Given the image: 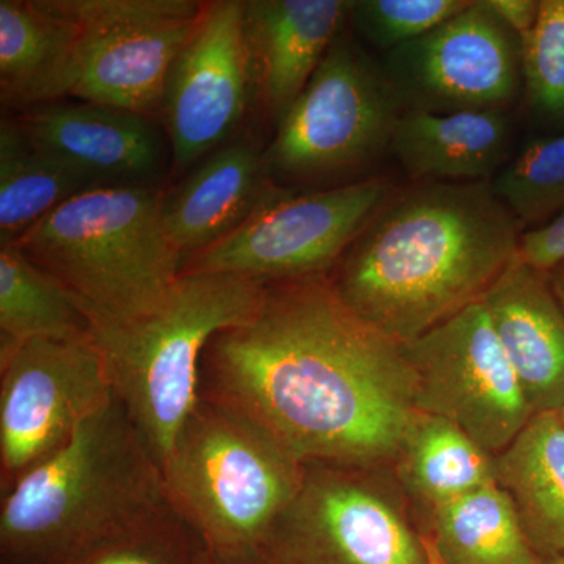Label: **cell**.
Masks as SVG:
<instances>
[{
  "mask_svg": "<svg viewBox=\"0 0 564 564\" xmlns=\"http://www.w3.org/2000/svg\"><path fill=\"white\" fill-rule=\"evenodd\" d=\"M269 282L229 273H182L151 313L93 328L115 395L162 473L198 403L199 366L215 334L258 313Z\"/></svg>",
  "mask_w": 564,
  "mask_h": 564,
  "instance_id": "obj_6",
  "label": "cell"
},
{
  "mask_svg": "<svg viewBox=\"0 0 564 564\" xmlns=\"http://www.w3.org/2000/svg\"><path fill=\"white\" fill-rule=\"evenodd\" d=\"M511 139L513 122L505 110L408 109L389 148L414 181L491 182L508 163Z\"/></svg>",
  "mask_w": 564,
  "mask_h": 564,
  "instance_id": "obj_20",
  "label": "cell"
},
{
  "mask_svg": "<svg viewBox=\"0 0 564 564\" xmlns=\"http://www.w3.org/2000/svg\"><path fill=\"white\" fill-rule=\"evenodd\" d=\"M267 170L269 162L254 143L232 141L162 198L163 228L184 262L236 231L261 206L273 188Z\"/></svg>",
  "mask_w": 564,
  "mask_h": 564,
  "instance_id": "obj_18",
  "label": "cell"
},
{
  "mask_svg": "<svg viewBox=\"0 0 564 564\" xmlns=\"http://www.w3.org/2000/svg\"><path fill=\"white\" fill-rule=\"evenodd\" d=\"M90 318L61 282L17 247H0V344L31 339L79 340Z\"/></svg>",
  "mask_w": 564,
  "mask_h": 564,
  "instance_id": "obj_25",
  "label": "cell"
},
{
  "mask_svg": "<svg viewBox=\"0 0 564 564\" xmlns=\"http://www.w3.org/2000/svg\"><path fill=\"white\" fill-rule=\"evenodd\" d=\"M306 464L247 415L202 399L182 426L163 477L170 503L221 564H267L302 488Z\"/></svg>",
  "mask_w": 564,
  "mask_h": 564,
  "instance_id": "obj_5",
  "label": "cell"
},
{
  "mask_svg": "<svg viewBox=\"0 0 564 564\" xmlns=\"http://www.w3.org/2000/svg\"><path fill=\"white\" fill-rule=\"evenodd\" d=\"M519 258L544 273L564 261V210L545 225L521 234Z\"/></svg>",
  "mask_w": 564,
  "mask_h": 564,
  "instance_id": "obj_30",
  "label": "cell"
},
{
  "mask_svg": "<svg viewBox=\"0 0 564 564\" xmlns=\"http://www.w3.org/2000/svg\"><path fill=\"white\" fill-rule=\"evenodd\" d=\"M422 543L425 545L426 554H429L430 564H445L443 556L437 552L432 536H422Z\"/></svg>",
  "mask_w": 564,
  "mask_h": 564,
  "instance_id": "obj_33",
  "label": "cell"
},
{
  "mask_svg": "<svg viewBox=\"0 0 564 564\" xmlns=\"http://www.w3.org/2000/svg\"><path fill=\"white\" fill-rule=\"evenodd\" d=\"M560 415H562L563 422H564V408L562 411H560Z\"/></svg>",
  "mask_w": 564,
  "mask_h": 564,
  "instance_id": "obj_35",
  "label": "cell"
},
{
  "mask_svg": "<svg viewBox=\"0 0 564 564\" xmlns=\"http://www.w3.org/2000/svg\"><path fill=\"white\" fill-rule=\"evenodd\" d=\"M254 77L245 2L206 3L163 95L162 117L177 169H187L229 139L242 121Z\"/></svg>",
  "mask_w": 564,
  "mask_h": 564,
  "instance_id": "obj_14",
  "label": "cell"
},
{
  "mask_svg": "<svg viewBox=\"0 0 564 564\" xmlns=\"http://www.w3.org/2000/svg\"><path fill=\"white\" fill-rule=\"evenodd\" d=\"M545 274H547L549 284H551L555 299L558 300L560 306L564 311V261L556 263L554 269L549 270Z\"/></svg>",
  "mask_w": 564,
  "mask_h": 564,
  "instance_id": "obj_32",
  "label": "cell"
},
{
  "mask_svg": "<svg viewBox=\"0 0 564 564\" xmlns=\"http://www.w3.org/2000/svg\"><path fill=\"white\" fill-rule=\"evenodd\" d=\"M519 231L491 182H422L389 195L329 278L356 314L404 345L481 302L519 258Z\"/></svg>",
  "mask_w": 564,
  "mask_h": 564,
  "instance_id": "obj_2",
  "label": "cell"
},
{
  "mask_svg": "<svg viewBox=\"0 0 564 564\" xmlns=\"http://www.w3.org/2000/svg\"><path fill=\"white\" fill-rule=\"evenodd\" d=\"M397 459L404 485L430 507L496 481L494 456L437 415L415 414Z\"/></svg>",
  "mask_w": 564,
  "mask_h": 564,
  "instance_id": "obj_24",
  "label": "cell"
},
{
  "mask_svg": "<svg viewBox=\"0 0 564 564\" xmlns=\"http://www.w3.org/2000/svg\"><path fill=\"white\" fill-rule=\"evenodd\" d=\"M18 248L61 282L93 328L151 313L182 274L150 185H106L73 196L20 237Z\"/></svg>",
  "mask_w": 564,
  "mask_h": 564,
  "instance_id": "obj_4",
  "label": "cell"
},
{
  "mask_svg": "<svg viewBox=\"0 0 564 564\" xmlns=\"http://www.w3.org/2000/svg\"><path fill=\"white\" fill-rule=\"evenodd\" d=\"M366 467L306 463L267 564H430L422 536Z\"/></svg>",
  "mask_w": 564,
  "mask_h": 564,
  "instance_id": "obj_12",
  "label": "cell"
},
{
  "mask_svg": "<svg viewBox=\"0 0 564 564\" xmlns=\"http://www.w3.org/2000/svg\"><path fill=\"white\" fill-rule=\"evenodd\" d=\"M521 44L530 107L545 117L564 118V0H541L536 24Z\"/></svg>",
  "mask_w": 564,
  "mask_h": 564,
  "instance_id": "obj_28",
  "label": "cell"
},
{
  "mask_svg": "<svg viewBox=\"0 0 564 564\" xmlns=\"http://www.w3.org/2000/svg\"><path fill=\"white\" fill-rule=\"evenodd\" d=\"M433 534L445 564H541L513 500L496 481L432 507Z\"/></svg>",
  "mask_w": 564,
  "mask_h": 564,
  "instance_id": "obj_22",
  "label": "cell"
},
{
  "mask_svg": "<svg viewBox=\"0 0 564 564\" xmlns=\"http://www.w3.org/2000/svg\"><path fill=\"white\" fill-rule=\"evenodd\" d=\"M496 484L513 500L541 562L564 555V422L560 411L534 414L513 443L494 456Z\"/></svg>",
  "mask_w": 564,
  "mask_h": 564,
  "instance_id": "obj_21",
  "label": "cell"
},
{
  "mask_svg": "<svg viewBox=\"0 0 564 564\" xmlns=\"http://www.w3.org/2000/svg\"><path fill=\"white\" fill-rule=\"evenodd\" d=\"M18 126L29 140L99 187L148 185L161 173L165 148L147 117L96 104L32 107Z\"/></svg>",
  "mask_w": 564,
  "mask_h": 564,
  "instance_id": "obj_15",
  "label": "cell"
},
{
  "mask_svg": "<svg viewBox=\"0 0 564 564\" xmlns=\"http://www.w3.org/2000/svg\"><path fill=\"white\" fill-rule=\"evenodd\" d=\"M117 395L0 500V564H76L169 505Z\"/></svg>",
  "mask_w": 564,
  "mask_h": 564,
  "instance_id": "obj_3",
  "label": "cell"
},
{
  "mask_svg": "<svg viewBox=\"0 0 564 564\" xmlns=\"http://www.w3.org/2000/svg\"><path fill=\"white\" fill-rule=\"evenodd\" d=\"M80 28L58 0H0V98L32 107L70 96Z\"/></svg>",
  "mask_w": 564,
  "mask_h": 564,
  "instance_id": "obj_19",
  "label": "cell"
},
{
  "mask_svg": "<svg viewBox=\"0 0 564 564\" xmlns=\"http://www.w3.org/2000/svg\"><path fill=\"white\" fill-rule=\"evenodd\" d=\"M404 110H505L522 84V44L486 6L462 13L386 55Z\"/></svg>",
  "mask_w": 564,
  "mask_h": 564,
  "instance_id": "obj_13",
  "label": "cell"
},
{
  "mask_svg": "<svg viewBox=\"0 0 564 564\" xmlns=\"http://www.w3.org/2000/svg\"><path fill=\"white\" fill-rule=\"evenodd\" d=\"M79 24V68L73 98L131 111L162 113L174 62L202 21L193 0H58Z\"/></svg>",
  "mask_w": 564,
  "mask_h": 564,
  "instance_id": "obj_11",
  "label": "cell"
},
{
  "mask_svg": "<svg viewBox=\"0 0 564 564\" xmlns=\"http://www.w3.org/2000/svg\"><path fill=\"white\" fill-rule=\"evenodd\" d=\"M541 564H564V555L556 556V558L544 560V562H541Z\"/></svg>",
  "mask_w": 564,
  "mask_h": 564,
  "instance_id": "obj_34",
  "label": "cell"
},
{
  "mask_svg": "<svg viewBox=\"0 0 564 564\" xmlns=\"http://www.w3.org/2000/svg\"><path fill=\"white\" fill-rule=\"evenodd\" d=\"M540 2L541 0H485L488 9L521 41L536 24Z\"/></svg>",
  "mask_w": 564,
  "mask_h": 564,
  "instance_id": "obj_31",
  "label": "cell"
},
{
  "mask_svg": "<svg viewBox=\"0 0 564 564\" xmlns=\"http://www.w3.org/2000/svg\"><path fill=\"white\" fill-rule=\"evenodd\" d=\"M403 110L383 65L340 32L278 124L269 169L317 177L362 165L391 147Z\"/></svg>",
  "mask_w": 564,
  "mask_h": 564,
  "instance_id": "obj_7",
  "label": "cell"
},
{
  "mask_svg": "<svg viewBox=\"0 0 564 564\" xmlns=\"http://www.w3.org/2000/svg\"><path fill=\"white\" fill-rule=\"evenodd\" d=\"M403 345L356 314L329 274L269 282L258 313L215 334L198 397L239 411L296 459L373 469L415 414Z\"/></svg>",
  "mask_w": 564,
  "mask_h": 564,
  "instance_id": "obj_1",
  "label": "cell"
},
{
  "mask_svg": "<svg viewBox=\"0 0 564 564\" xmlns=\"http://www.w3.org/2000/svg\"><path fill=\"white\" fill-rule=\"evenodd\" d=\"M481 303L533 413L562 411L564 311L547 274L514 259Z\"/></svg>",
  "mask_w": 564,
  "mask_h": 564,
  "instance_id": "obj_16",
  "label": "cell"
},
{
  "mask_svg": "<svg viewBox=\"0 0 564 564\" xmlns=\"http://www.w3.org/2000/svg\"><path fill=\"white\" fill-rule=\"evenodd\" d=\"M470 6V0H351L348 20L377 50L421 39Z\"/></svg>",
  "mask_w": 564,
  "mask_h": 564,
  "instance_id": "obj_29",
  "label": "cell"
},
{
  "mask_svg": "<svg viewBox=\"0 0 564 564\" xmlns=\"http://www.w3.org/2000/svg\"><path fill=\"white\" fill-rule=\"evenodd\" d=\"M415 410L447 419L488 454H502L533 417L484 303L464 307L403 345Z\"/></svg>",
  "mask_w": 564,
  "mask_h": 564,
  "instance_id": "obj_10",
  "label": "cell"
},
{
  "mask_svg": "<svg viewBox=\"0 0 564 564\" xmlns=\"http://www.w3.org/2000/svg\"><path fill=\"white\" fill-rule=\"evenodd\" d=\"M389 195L383 181L307 193L273 187L247 221L188 258L182 273L240 274L265 282L328 274Z\"/></svg>",
  "mask_w": 564,
  "mask_h": 564,
  "instance_id": "obj_8",
  "label": "cell"
},
{
  "mask_svg": "<svg viewBox=\"0 0 564 564\" xmlns=\"http://www.w3.org/2000/svg\"><path fill=\"white\" fill-rule=\"evenodd\" d=\"M519 226L545 225L564 210V133L534 140L491 181Z\"/></svg>",
  "mask_w": 564,
  "mask_h": 564,
  "instance_id": "obj_26",
  "label": "cell"
},
{
  "mask_svg": "<svg viewBox=\"0 0 564 564\" xmlns=\"http://www.w3.org/2000/svg\"><path fill=\"white\" fill-rule=\"evenodd\" d=\"M93 187L99 185L36 148L17 121L2 120L0 247L17 243L44 215Z\"/></svg>",
  "mask_w": 564,
  "mask_h": 564,
  "instance_id": "obj_23",
  "label": "cell"
},
{
  "mask_svg": "<svg viewBox=\"0 0 564 564\" xmlns=\"http://www.w3.org/2000/svg\"><path fill=\"white\" fill-rule=\"evenodd\" d=\"M113 395L93 334L0 344V492L61 451Z\"/></svg>",
  "mask_w": 564,
  "mask_h": 564,
  "instance_id": "obj_9",
  "label": "cell"
},
{
  "mask_svg": "<svg viewBox=\"0 0 564 564\" xmlns=\"http://www.w3.org/2000/svg\"><path fill=\"white\" fill-rule=\"evenodd\" d=\"M76 564H221L202 534L165 505Z\"/></svg>",
  "mask_w": 564,
  "mask_h": 564,
  "instance_id": "obj_27",
  "label": "cell"
},
{
  "mask_svg": "<svg viewBox=\"0 0 564 564\" xmlns=\"http://www.w3.org/2000/svg\"><path fill=\"white\" fill-rule=\"evenodd\" d=\"M350 0L245 2L248 41L263 102L278 124L343 32Z\"/></svg>",
  "mask_w": 564,
  "mask_h": 564,
  "instance_id": "obj_17",
  "label": "cell"
}]
</instances>
